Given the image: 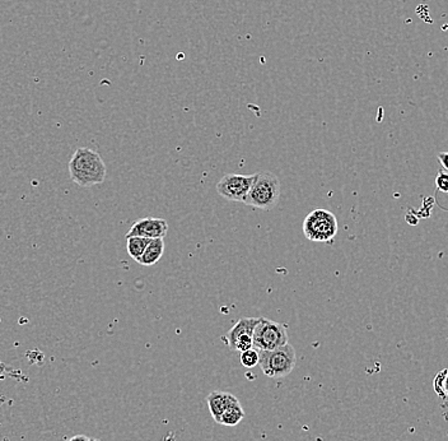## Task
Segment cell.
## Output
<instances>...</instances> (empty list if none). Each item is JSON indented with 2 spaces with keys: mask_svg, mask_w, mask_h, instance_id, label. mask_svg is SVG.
<instances>
[{
  "mask_svg": "<svg viewBox=\"0 0 448 441\" xmlns=\"http://www.w3.org/2000/svg\"><path fill=\"white\" fill-rule=\"evenodd\" d=\"M433 387L438 396L448 398V370H442L437 374L433 380Z\"/></svg>",
  "mask_w": 448,
  "mask_h": 441,
  "instance_id": "13",
  "label": "cell"
},
{
  "mask_svg": "<svg viewBox=\"0 0 448 441\" xmlns=\"http://www.w3.org/2000/svg\"><path fill=\"white\" fill-rule=\"evenodd\" d=\"M280 200V180L271 171L256 173L250 191L243 200L246 206L270 211Z\"/></svg>",
  "mask_w": 448,
  "mask_h": 441,
  "instance_id": "2",
  "label": "cell"
},
{
  "mask_svg": "<svg viewBox=\"0 0 448 441\" xmlns=\"http://www.w3.org/2000/svg\"><path fill=\"white\" fill-rule=\"evenodd\" d=\"M71 182L82 188H91L106 180L107 169L98 152L91 148H78L69 161Z\"/></svg>",
  "mask_w": 448,
  "mask_h": 441,
  "instance_id": "1",
  "label": "cell"
},
{
  "mask_svg": "<svg viewBox=\"0 0 448 441\" xmlns=\"http://www.w3.org/2000/svg\"><path fill=\"white\" fill-rule=\"evenodd\" d=\"M297 365L295 349L285 345L271 351H259V366L267 378H285L293 372Z\"/></svg>",
  "mask_w": 448,
  "mask_h": 441,
  "instance_id": "3",
  "label": "cell"
},
{
  "mask_svg": "<svg viewBox=\"0 0 448 441\" xmlns=\"http://www.w3.org/2000/svg\"><path fill=\"white\" fill-rule=\"evenodd\" d=\"M168 233V224L164 218L146 217L135 221L130 227L126 237L139 236L146 239H164Z\"/></svg>",
  "mask_w": 448,
  "mask_h": 441,
  "instance_id": "7",
  "label": "cell"
},
{
  "mask_svg": "<svg viewBox=\"0 0 448 441\" xmlns=\"http://www.w3.org/2000/svg\"><path fill=\"white\" fill-rule=\"evenodd\" d=\"M152 239H146V237H139V236H133V237H126V250L128 254L135 261H138L144 251L147 249L148 244Z\"/></svg>",
  "mask_w": 448,
  "mask_h": 441,
  "instance_id": "12",
  "label": "cell"
},
{
  "mask_svg": "<svg viewBox=\"0 0 448 441\" xmlns=\"http://www.w3.org/2000/svg\"><path fill=\"white\" fill-rule=\"evenodd\" d=\"M436 185H437L438 191L442 193H448V173L440 171L436 178Z\"/></svg>",
  "mask_w": 448,
  "mask_h": 441,
  "instance_id": "15",
  "label": "cell"
},
{
  "mask_svg": "<svg viewBox=\"0 0 448 441\" xmlns=\"http://www.w3.org/2000/svg\"><path fill=\"white\" fill-rule=\"evenodd\" d=\"M245 418V409L241 406L240 400H233L229 406L225 408L223 415L221 417V424L224 426H237Z\"/></svg>",
  "mask_w": 448,
  "mask_h": 441,
  "instance_id": "11",
  "label": "cell"
},
{
  "mask_svg": "<svg viewBox=\"0 0 448 441\" xmlns=\"http://www.w3.org/2000/svg\"><path fill=\"white\" fill-rule=\"evenodd\" d=\"M256 178L254 175L227 173L216 184V193L229 202H243L251 189V185Z\"/></svg>",
  "mask_w": 448,
  "mask_h": 441,
  "instance_id": "6",
  "label": "cell"
},
{
  "mask_svg": "<svg viewBox=\"0 0 448 441\" xmlns=\"http://www.w3.org/2000/svg\"><path fill=\"white\" fill-rule=\"evenodd\" d=\"M91 439L88 438V436H86V435H76V436H73V438H70V439H68L67 441H89Z\"/></svg>",
  "mask_w": 448,
  "mask_h": 441,
  "instance_id": "17",
  "label": "cell"
},
{
  "mask_svg": "<svg viewBox=\"0 0 448 441\" xmlns=\"http://www.w3.org/2000/svg\"><path fill=\"white\" fill-rule=\"evenodd\" d=\"M164 239H152L148 244L147 249L142 258L138 260L139 264L150 267L157 264L161 258L164 257Z\"/></svg>",
  "mask_w": 448,
  "mask_h": 441,
  "instance_id": "10",
  "label": "cell"
},
{
  "mask_svg": "<svg viewBox=\"0 0 448 441\" xmlns=\"http://www.w3.org/2000/svg\"><path fill=\"white\" fill-rule=\"evenodd\" d=\"M241 363L246 369H252L259 365V349L251 348L245 352H241Z\"/></svg>",
  "mask_w": 448,
  "mask_h": 441,
  "instance_id": "14",
  "label": "cell"
},
{
  "mask_svg": "<svg viewBox=\"0 0 448 441\" xmlns=\"http://www.w3.org/2000/svg\"><path fill=\"white\" fill-rule=\"evenodd\" d=\"M237 397H234L231 393L227 391H212L207 397L208 408L210 411V415L216 424H221V417L223 415L225 408L236 400Z\"/></svg>",
  "mask_w": 448,
  "mask_h": 441,
  "instance_id": "9",
  "label": "cell"
},
{
  "mask_svg": "<svg viewBox=\"0 0 448 441\" xmlns=\"http://www.w3.org/2000/svg\"><path fill=\"white\" fill-rule=\"evenodd\" d=\"M438 161H440V166L448 173V152L440 153L438 155Z\"/></svg>",
  "mask_w": 448,
  "mask_h": 441,
  "instance_id": "16",
  "label": "cell"
},
{
  "mask_svg": "<svg viewBox=\"0 0 448 441\" xmlns=\"http://www.w3.org/2000/svg\"><path fill=\"white\" fill-rule=\"evenodd\" d=\"M288 327L267 318H259L252 334L254 348L259 351H271L285 346L288 345Z\"/></svg>",
  "mask_w": 448,
  "mask_h": 441,
  "instance_id": "5",
  "label": "cell"
},
{
  "mask_svg": "<svg viewBox=\"0 0 448 441\" xmlns=\"http://www.w3.org/2000/svg\"><path fill=\"white\" fill-rule=\"evenodd\" d=\"M258 323H259V318H241L224 334L222 341L233 351V347L240 338L254 334V330L258 325Z\"/></svg>",
  "mask_w": 448,
  "mask_h": 441,
  "instance_id": "8",
  "label": "cell"
},
{
  "mask_svg": "<svg viewBox=\"0 0 448 441\" xmlns=\"http://www.w3.org/2000/svg\"><path fill=\"white\" fill-rule=\"evenodd\" d=\"M89 441H101V440H98V439H91V440Z\"/></svg>",
  "mask_w": 448,
  "mask_h": 441,
  "instance_id": "18",
  "label": "cell"
},
{
  "mask_svg": "<svg viewBox=\"0 0 448 441\" xmlns=\"http://www.w3.org/2000/svg\"><path fill=\"white\" fill-rule=\"evenodd\" d=\"M337 233V218L328 209H315L303 221V234L310 241H331Z\"/></svg>",
  "mask_w": 448,
  "mask_h": 441,
  "instance_id": "4",
  "label": "cell"
}]
</instances>
